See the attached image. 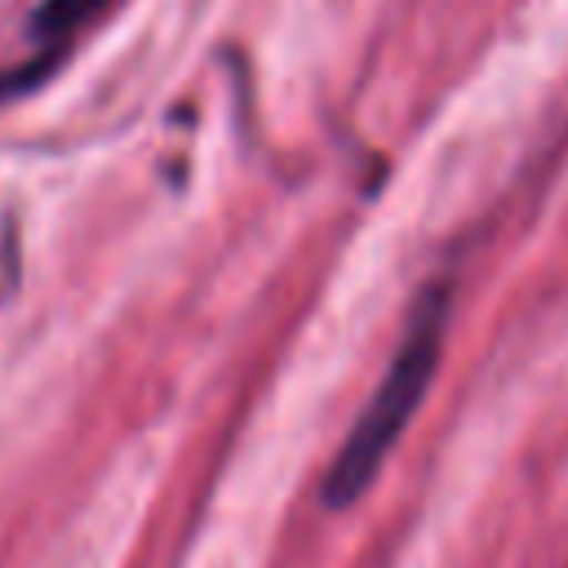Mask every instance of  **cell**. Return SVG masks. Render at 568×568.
<instances>
[{"label": "cell", "instance_id": "1", "mask_svg": "<svg viewBox=\"0 0 568 568\" xmlns=\"http://www.w3.org/2000/svg\"><path fill=\"white\" fill-rule=\"evenodd\" d=\"M444 328H448V288L430 284L413 302L408 328H404V337H399V346H395L373 399L355 417L346 444L337 448V457H333V466L324 475V501L328 506H351L373 484V475L382 470L386 453L395 448V439L413 422L417 404L426 399V386H430V377L439 368Z\"/></svg>", "mask_w": 568, "mask_h": 568}, {"label": "cell", "instance_id": "2", "mask_svg": "<svg viewBox=\"0 0 568 568\" xmlns=\"http://www.w3.org/2000/svg\"><path fill=\"white\" fill-rule=\"evenodd\" d=\"M111 0H44L31 18V44L36 53L22 62V75H0V98L18 93L27 84H36L44 71H53V62L80 40V31L106 9Z\"/></svg>", "mask_w": 568, "mask_h": 568}]
</instances>
